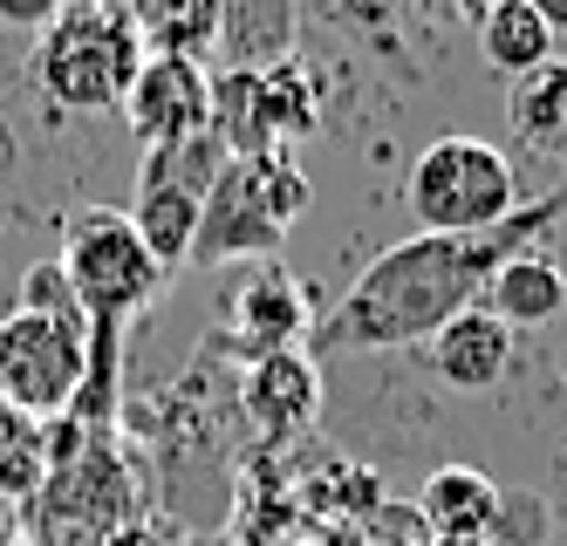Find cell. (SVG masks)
<instances>
[{
	"label": "cell",
	"instance_id": "obj_23",
	"mask_svg": "<svg viewBox=\"0 0 567 546\" xmlns=\"http://www.w3.org/2000/svg\"><path fill=\"white\" fill-rule=\"evenodd\" d=\"M69 0H0V28H21V34H42Z\"/></svg>",
	"mask_w": 567,
	"mask_h": 546
},
{
	"label": "cell",
	"instance_id": "obj_8",
	"mask_svg": "<svg viewBox=\"0 0 567 546\" xmlns=\"http://www.w3.org/2000/svg\"><path fill=\"white\" fill-rule=\"evenodd\" d=\"M226 334H233V349H247V362L254 356H280V349H301V334H308L301 280L280 260L239 267V280L226 287Z\"/></svg>",
	"mask_w": 567,
	"mask_h": 546
},
{
	"label": "cell",
	"instance_id": "obj_3",
	"mask_svg": "<svg viewBox=\"0 0 567 546\" xmlns=\"http://www.w3.org/2000/svg\"><path fill=\"white\" fill-rule=\"evenodd\" d=\"M315 205V185L295 164V151H267V157H233L213 198L206 219H198V246L192 267H254L274 260L280 239H288Z\"/></svg>",
	"mask_w": 567,
	"mask_h": 546
},
{
	"label": "cell",
	"instance_id": "obj_15",
	"mask_svg": "<svg viewBox=\"0 0 567 546\" xmlns=\"http://www.w3.org/2000/svg\"><path fill=\"white\" fill-rule=\"evenodd\" d=\"M131 28L144 34L151 55H206L226 34V0H124Z\"/></svg>",
	"mask_w": 567,
	"mask_h": 546
},
{
	"label": "cell",
	"instance_id": "obj_14",
	"mask_svg": "<svg viewBox=\"0 0 567 546\" xmlns=\"http://www.w3.org/2000/svg\"><path fill=\"white\" fill-rule=\"evenodd\" d=\"M506 123L513 137L534 151V157H554L567 164V62H540L534 75H519L506 90Z\"/></svg>",
	"mask_w": 567,
	"mask_h": 546
},
{
	"label": "cell",
	"instance_id": "obj_6",
	"mask_svg": "<svg viewBox=\"0 0 567 546\" xmlns=\"http://www.w3.org/2000/svg\"><path fill=\"white\" fill-rule=\"evenodd\" d=\"M83 383H90V334L8 308V321H0V403L49 424V416L75 410Z\"/></svg>",
	"mask_w": 567,
	"mask_h": 546
},
{
	"label": "cell",
	"instance_id": "obj_1",
	"mask_svg": "<svg viewBox=\"0 0 567 546\" xmlns=\"http://www.w3.org/2000/svg\"><path fill=\"white\" fill-rule=\"evenodd\" d=\"M567 219V178L547 198H526L513 219L485 233H411L383 246L362 267L342 301L315 321V362L321 356H362V349H417L444 321H458L485 301L493 274L519 254H540V239Z\"/></svg>",
	"mask_w": 567,
	"mask_h": 546
},
{
	"label": "cell",
	"instance_id": "obj_17",
	"mask_svg": "<svg viewBox=\"0 0 567 546\" xmlns=\"http://www.w3.org/2000/svg\"><path fill=\"white\" fill-rule=\"evenodd\" d=\"M554 41L560 34L526 8V0H499V8L478 21V55H485V69L506 75V82H519V75H534L540 62H554Z\"/></svg>",
	"mask_w": 567,
	"mask_h": 546
},
{
	"label": "cell",
	"instance_id": "obj_10",
	"mask_svg": "<svg viewBox=\"0 0 567 546\" xmlns=\"http://www.w3.org/2000/svg\"><path fill=\"white\" fill-rule=\"evenodd\" d=\"M431 369H437V383L458 390V396L499 390L506 369H513V328H499L485 308H472V315H458V321H444V328L431 334Z\"/></svg>",
	"mask_w": 567,
	"mask_h": 546
},
{
	"label": "cell",
	"instance_id": "obj_7",
	"mask_svg": "<svg viewBox=\"0 0 567 546\" xmlns=\"http://www.w3.org/2000/svg\"><path fill=\"white\" fill-rule=\"evenodd\" d=\"M124 123L144 151H165L178 137L213 131V69L192 62V55H144L137 82H131V103Z\"/></svg>",
	"mask_w": 567,
	"mask_h": 546
},
{
	"label": "cell",
	"instance_id": "obj_25",
	"mask_svg": "<svg viewBox=\"0 0 567 546\" xmlns=\"http://www.w3.org/2000/svg\"><path fill=\"white\" fill-rule=\"evenodd\" d=\"M526 8H534V14H540L554 34H567V0H526Z\"/></svg>",
	"mask_w": 567,
	"mask_h": 546
},
{
	"label": "cell",
	"instance_id": "obj_2",
	"mask_svg": "<svg viewBox=\"0 0 567 546\" xmlns=\"http://www.w3.org/2000/svg\"><path fill=\"white\" fill-rule=\"evenodd\" d=\"M144 55L151 49H144V34L131 28L124 8L69 0V8L34 34L28 75H34V90L69 116H124Z\"/></svg>",
	"mask_w": 567,
	"mask_h": 546
},
{
	"label": "cell",
	"instance_id": "obj_20",
	"mask_svg": "<svg viewBox=\"0 0 567 546\" xmlns=\"http://www.w3.org/2000/svg\"><path fill=\"white\" fill-rule=\"evenodd\" d=\"M226 164H233V151H226L213 131H198V137H178V144H165V151H144L137 172H144V178H165V185H178V192H192V198H213V185H219Z\"/></svg>",
	"mask_w": 567,
	"mask_h": 546
},
{
	"label": "cell",
	"instance_id": "obj_13",
	"mask_svg": "<svg viewBox=\"0 0 567 546\" xmlns=\"http://www.w3.org/2000/svg\"><path fill=\"white\" fill-rule=\"evenodd\" d=\"M417 506H424V519H431L437 539H478L485 526H499L506 492L485 478V472H472V465H444V472L424 478Z\"/></svg>",
	"mask_w": 567,
	"mask_h": 546
},
{
	"label": "cell",
	"instance_id": "obj_19",
	"mask_svg": "<svg viewBox=\"0 0 567 546\" xmlns=\"http://www.w3.org/2000/svg\"><path fill=\"white\" fill-rule=\"evenodd\" d=\"M213 137L233 157H267L274 151L267 116H260V82H254V69H219L213 75Z\"/></svg>",
	"mask_w": 567,
	"mask_h": 546
},
{
	"label": "cell",
	"instance_id": "obj_18",
	"mask_svg": "<svg viewBox=\"0 0 567 546\" xmlns=\"http://www.w3.org/2000/svg\"><path fill=\"white\" fill-rule=\"evenodd\" d=\"M254 82H260V116H267L274 151H295L301 137H315V123H321V90H315V69H308L301 55L254 69Z\"/></svg>",
	"mask_w": 567,
	"mask_h": 546
},
{
	"label": "cell",
	"instance_id": "obj_26",
	"mask_svg": "<svg viewBox=\"0 0 567 546\" xmlns=\"http://www.w3.org/2000/svg\"><path fill=\"white\" fill-rule=\"evenodd\" d=\"M103 8H124V0H103Z\"/></svg>",
	"mask_w": 567,
	"mask_h": 546
},
{
	"label": "cell",
	"instance_id": "obj_16",
	"mask_svg": "<svg viewBox=\"0 0 567 546\" xmlns=\"http://www.w3.org/2000/svg\"><path fill=\"white\" fill-rule=\"evenodd\" d=\"M301 34V0H226V34L219 49L233 55V69H267L288 62Z\"/></svg>",
	"mask_w": 567,
	"mask_h": 546
},
{
	"label": "cell",
	"instance_id": "obj_12",
	"mask_svg": "<svg viewBox=\"0 0 567 546\" xmlns=\"http://www.w3.org/2000/svg\"><path fill=\"white\" fill-rule=\"evenodd\" d=\"M124 213H131L137 239H144V254L172 274V267L192 260V246H198L206 198H192V192H178V185H165V178H144V172H137V198L124 205Z\"/></svg>",
	"mask_w": 567,
	"mask_h": 546
},
{
	"label": "cell",
	"instance_id": "obj_22",
	"mask_svg": "<svg viewBox=\"0 0 567 546\" xmlns=\"http://www.w3.org/2000/svg\"><path fill=\"white\" fill-rule=\"evenodd\" d=\"M21 315H42V321H62V328H83L90 334L83 308H75V287H69V274L55 260H34L21 274Z\"/></svg>",
	"mask_w": 567,
	"mask_h": 546
},
{
	"label": "cell",
	"instance_id": "obj_24",
	"mask_svg": "<svg viewBox=\"0 0 567 546\" xmlns=\"http://www.w3.org/2000/svg\"><path fill=\"white\" fill-rule=\"evenodd\" d=\"M424 8H437V14H452V21H465V28H478L485 14L499 8V0H424Z\"/></svg>",
	"mask_w": 567,
	"mask_h": 546
},
{
	"label": "cell",
	"instance_id": "obj_27",
	"mask_svg": "<svg viewBox=\"0 0 567 546\" xmlns=\"http://www.w3.org/2000/svg\"><path fill=\"white\" fill-rule=\"evenodd\" d=\"M0 321H8V301H0Z\"/></svg>",
	"mask_w": 567,
	"mask_h": 546
},
{
	"label": "cell",
	"instance_id": "obj_11",
	"mask_svg": "<svg viewBox=\"0 0 567 546\" xmlns=\"http://www.w3.org/2000/svg\"><path fill=\"white\" fill-rule=\"evenodd\" d=\"M485 315H493L499 328H547L560 308H567V267L554 254H519L493 274V287H485Z\"/></svg>",
	"mask_w": 567,
	"mask_h": 546
},
{
	"label": "cell",
	"instance_id": "obj_5",
	"mask_svg": "<svg viewBox=\"0 0 567 546\" xmlns=\"http://www.w3.org/2000/svg\"><path fill=\"white\" fill-rule=\"evenodd\" d=\"M403 205H411L417 233H485L519 213L513 157L485 137H437L411 157Z\"/></svg>",
	"mask_w": 567,
	"mask_h": 546
},
{
	"label": "cell",
	"instance_id": "obj_21",
	"mask_svg": "<svg viewBox=\"0 0 567 546\" xmlns=\"http://www.w3.org/2000/svg\"><path fill=\"white\" fill-rule=\"evenodd\" d=\"M49 478V444H42V424L21 416L14 403H0V498H28L42 492Z\"/></svg>",
	"mask_w": 567,
	"mask_h": 546
},
{
	"label": "cell",
	"instance_id": "obj_4",
	"mask_svg": "<svg viewBox=\"0 0 567 546\" xmlns=\"http://www.w3.org/2000/svg\"><path fill=\"white\" fill-rule=\"evenodd\" d=\"M55 267L69 274L90 334H124V321H137L157 301V287L172 280L165 267L144 254V239H137L124 205H83V213L62 226Z\"/></svg>",
	"mask_w": 567,
	"mask_h": 546
},
{
	"label": "cell",
	"instance_id": "obj_9",
	"mask_svg": "<svg viewBox=\"0 0 567 546\" xmlns=\"http://www.w3.org/2000/svg\"><path fill=\"white\" fill-rule=\"evenodd\" d=\"M239 403H247L254 431L288 444L301 431H315L321 416V362L308 349H280V356H254L239 375Z\"/></svg>",
	"mask_w": 567,
	"mask_h": 546
}]
</instances>
